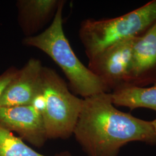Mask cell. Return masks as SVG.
I'll use <instances>...</instances> for the list:
<instances>
[{"mask_svg":"<svg viewBox=\"0 0 156 156\" xmlns=\"http://www.w3.org/2000/svg\"><path fill=\"white\" fill-rule=\"evenodd\" d=\"M73 135L87 156H118L123 146L133 142L156 145L151 122L118 110L111 93L83 98Z\"/></svg>","mask_w":156,"mask_h":156,"instance_id":"6da1fadb","label":"cell"},{"mask_svg":"<svg viewBox=\"0 0 156 156\" xmlns=\"http://www.w3.org/2000/svg\"><path fill=\"white\" fill-rule=\"evenodd\" d=\"M42 88L46 107L42 116L48 139H67L73 134L83 99L73 94L56 71L43 67Z\"/></svg>","mask_w":156,"mask_h":156,"instance_id":"277c9868","label":"cell"},{"mask_svg":"<svg viewBox=\"0 0 156 156\" xmlns=\"http://www.w3.org/2000/svg\"><path fill=\"white\" fill-rule=\"evenodd\" d=\"M60 0H19L18 22L26 37L34 36L55 16Z\"/></svg>","mask_w":156,"mask_h":156,"instance_id":"9c48e42d","label":"cell"},{"mask_svg":"<svg viewBox=\"0 0 156 156\" xmlns=\"http://www.w3.org/2000/svg\"><path fill=\"white\" fill-rule=\"evenodd\" d=\"M43 67L38 59L30 58L4 90L0 98V107L31 105L42 90Z\"/></svg>","mask_w":156,"mask_h":156,"instance_id":"52a82bcc","label":"cell"},{"mask_svg":"<svg viewBox=\"0 0 156 156\" xmlns=\"http://www.w3.org/2000/svg\"><path fill=\"white\" fill-rule=\"evenodd\" d=\"M0 127L16 132L36 147H42L48 140L43 116L32 105L0 107Z\"/></svg>","mask_w":156,"mask_h":156,"instance_id":"8992f818","label":"cell"},{"mask_svg":"<svg viewBox=\"0 0 156 156\" xmlns=\"http://www.w3.org/2000/svg\"><path fill=\"white\" fill-rule=\"evenodd\" d=\"M18 71L19 69L16 68L11 67L0 75V98L6 87L16 76Z\"/></svg>","mask_w":156,"mask_h":156,"instance_id":"7c38bea8","label":"cell"},{"mask_svg":"<svg viewBox=\"0 0 156 156\" xmlns=\"http://www.w3.org/2000/svg\"><path fill=\"white\" fill-rule=\"evenodd\" d=\"M31 105L33 106L35 109L39 112L42 115H43L45 111L46 102L42 90L34 98Z\"/></svg>","mask_w":156,"mask_h":156,"instance_id":"4fadbf2b","label":"cell"},{"mask_svg":"<svg viewBox=\"0 0 156 156\" xmlns=\"http://www.w3.org/2000/svg\"><path fill=\"white\" fill-rule=\"evenodd\" d=\"M156 83V22L135 42L127 86L145 87Z\"/></svg>","mask_w":156,"mask_h":156,"instance_id":"ba28073f","label":"cell"},{"mask_svg":"<svg viewBox=\"0 0 156 156\" xmlns=\"http://www.w3.org/2000/svg\"><path fill=\"white\" fill-rule=\"evenodd\" d=\"M138 38L112 45L89 60L87 67L100 79L108 93L127 86L133 47Z\"/></svg>","mask_w":156,"mask_h":156,"instance_id":"5b68a950","label":"cell"},{"mask_svg":"<svg viewBox=\"0 0 156 156\" xmlns=\"http://www.w3.org/2000/svg\"><path fill=\"white\" fill-rule=\"evenodd\" d=\"M156 22V0L115 18L82 21L79 35L89 60L120 42L143 36Z\"/></svg>","mask_w":156,"mask_h":156,"instance_id":"3957f363","label":"cell"},{"mask_svg":"<svg viewBox=\"0 0 156 156\" xmlns=\"http://www.w3.org/2000/svg\"><path fill=\"white\" fill-rule=\"evenodd\" d=\"M66 1L60 0L49 27L41 33L24 38L23 44L42 50L56 62L66 76L73 91L84 98L108 93L100 79L86 67L75 54L62 26V12Z\"/></svg>","mask_w":156,"mask_h":156,"instance_id":"7a4b0ae2","label":"cell"},{"mask_svg":"<svg viewBox=\"0 0 156 156\" xmlns=\"http://www.w3.org/2000/svg\"><path fill=\"white\" fill-rule=\"evenodd\" d=\"M0 156H46L26 145L24 140L0 127ZM56 156H73L68 151Z\"/></svg>","mask_w":156,"mask_h":156,"instance_id":"8fae6325","label":"cell"},{"mask_svg":"<svg viewBox=\"0 0 156 156\" xmlns=\"http://www.w3.org/2000/svg\"><path fill=\"white\" fill-rule=\"evenodd\" d=\"M151 123H152V125L153 126V128L155 130V132L156 133V119L155 120H154L153 121H152Z\"/></svg>","mask_w":156,"mask_h":156,"instance_id":"5bb4252c","label":"cell"},{"mask_svg":"<svg viewBox=\"0 0 156 156\" xmlns=\"http://www.w3.org/2000/svg\"><path fill=\"white\" fill-rule=\"evenodd\" d=\"M111 93L115 106L127 107L131 110L145 108L156 112V83L148 87L127 86Z\"/></svg>","mask_w":156,"mask_h":156,"instance_id":"30bf717a","label":"cell"}]
</instances>
